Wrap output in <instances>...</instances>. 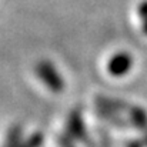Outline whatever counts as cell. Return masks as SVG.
Wrapping results in <instances>:
<instances>
[{
	"label": "cell",
	"instance_id": "obj_1",
	"mask_svg": "<svg viewBox=\"0 0 147 147\" xmlns=\"http://www.w3.org/2000/svg\"><path fill=\"white\" fill-rule=\"evenodd\" d=\"M113 64H116V71L117 73H124L130 69V64H131V60L129 56H123L120 59H117L116 61H113Z\"/></svg>",
	"mask_w": 147,
	"mask_h": 147
},
{
	"label": "cell",
	"instance_id": "obj_2",
	"mask_svg": "<svg viewBox=\"0 0 147 147\" xmlns=\"http://www.w3.org/2000/svg\"><path fill=\"white\" fill-rule=\"evenodd\" d=\"M140 14H142L143 20H144V32H146V34H147V3L142 4V7H140Z\"/></svg>",
	"mask_w": 147,
	"mask_h": 147
}]
</instances>
